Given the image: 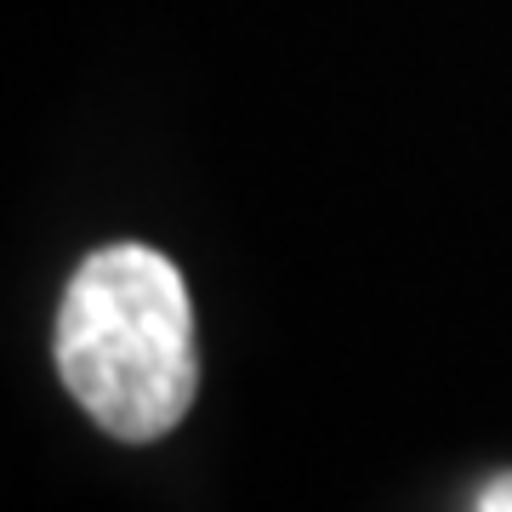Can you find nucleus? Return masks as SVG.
Listing matches in <instances>:
<instances>
[{"mask_svg": "<svg viewBox=\"0 0 512 512\" xmlns=\"http://www.w3.org/2000/svg\"><path fill=\"white\" fill-rule=\"evenodd\" d=\"M57 376L126 444L165 439L200 393L194 302L154 245H109L74 268L57 302Z\"/></svg>", "mask_w": 512, "mask_h": 512, "instance_id": "f257e3e1", "label": "nucleus"}, {"mask_svg": "<svg viewBox=\"0 0 512 512\" xmlns=\"http://www.w3.org/2000/svg\"><path fill=\"white\" fill-rule=\"evenodd\" d=\"M478 512H512V473L490 478V484L478 490Z\"/></svg>", "mask_w": 512, "mask_h": 512, "instance_id": "f03ea898", "label": "nucleus"}]
</instances>
